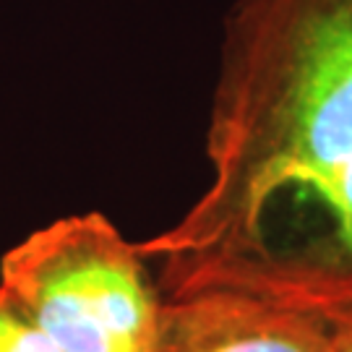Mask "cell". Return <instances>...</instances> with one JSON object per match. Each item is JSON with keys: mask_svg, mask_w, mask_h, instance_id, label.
Segmentation results:
<instances>
[{"mask_svg": "<svg viewBox=\"0 0 352 352\" xmlns=\"http://www.w3.org/2000/svg\"><path fill=\"white\" fill-rule=\"evenodd\" d=\"M331 352H352V318L334 324V350Z\"/></svg>", "mask_w": 352, "mask_h": 352, "instance_id": "5b68a950", "label": "cell"}, {"mask_svg": "<svg viewBox=\"0 0 352 352\" xmlns=\"http://www.w3.org/2000/svg\"><path fill=\"white\" fill-rule=\"evenodd\" d=\"M209 180L139 243L162 298L232 292L352 318V0H235Z\"/></svg>", "mask_w": 352, "mask_h": 352, "instance_id": "6da1fadb", "label": "cell"}, {"mask_svg": "<svg viewBox=\"0 0 352 352\" xmlns=\"http://www.w3.org/2000/svg\"><path fill=\"white\" fill-rule=\"evenodd\" d=\"M324 316L232 292L162 298L151 352H331Z\"/></svg>", "mask_w": 352, "mask_h": 352, "instance_id": "3957f363", "label": "cell"}, {"mask_svg": "<svg viewBox=\"0 0 352 352\" xmlns=\"http://www.w3.org/2000/svg\"><path fill=\"white\" fill-rule=\"evenodd\" d=\"M0 289L58 352H151L162 295L139 243L100 212L39 227L0 258Z\"/></svg>", "mask_w": 352, "mask_h": 352, "instance_id": "7a4b0ae2", "label": "cell"}, {"mask_svg": "<svg viewBox=\"0 0 352 352\" xmlns=\"http://www.w3.org/2000/svg\"><path fill=\"white\" fill-rule=\"evenodd\" d=\"M0 352H58L26 314L0 289Z\"/></svg>", "mask_w": 352, "mask_h": 352, "instance_id": "277c9868", "label": "cell"}]
</instances>
